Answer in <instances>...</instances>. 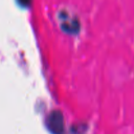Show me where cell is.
<instances>
[{
	"instance_id": "obj_1",
	"label": "cell",
	"mask_w": 134,
	"mask_h": 134,
	"mask_svg": "<svg viewBox=\"0 0 134 134\" xmlns=\"http://www.w3.org/2000/svg\"><path fill=\"white\" fill-rule=\"evenodd\" d=\"M48 127L54 134H62L64 131V120L61 112L53 111L48 118Z\"/></svg>"
}]
</instances>
